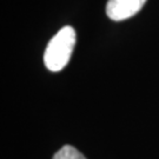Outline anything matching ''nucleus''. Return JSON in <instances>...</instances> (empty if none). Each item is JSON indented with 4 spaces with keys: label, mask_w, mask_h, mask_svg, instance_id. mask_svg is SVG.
Instances as JSON below:
<instances>
[{
    "label": "nucleus",
    "mask_w": 159,
    "mask_h": 159,
    "mask_svg": "<svg viewBox=\"0 0 159 159\" xmlns=\"http://www.w3.org/2000/svg\"><path fill=\"white\" fill-rule=\"evenodd\" d=\"M146 0H108L106 14L114 21H121L133 17L142 10Z\"/></svg>",
    "instance_id": "2"
},
{
    "label": "nucleus",
    "mask_w": 159,
    "mask_h": 159,
    "mask_svg": "<svg viewBox=\"0 0 159 159\" xmlns=\"http://www.w3.org/2000/svg\"><path fill=\"white\" fill-rule=\"evenodd\" d=\"M75 45V31L71 26L60 30L47 44L44 54V63L52 72L61 71L71 59Z\"/></svg>",
    "instance_id": "1"
},
{
    "label": "nucleus",
    "mask_w": 159,
    "mask_h": 159,
    "mask_svg": "<svg viewBox=\"0 0 159 159\" xmlns=\"http://www.w3.org/2000/svg\"><path fill=\"white\" fill-rule=\"evenodd\" d=\"M53 159H86L84 154L80 153L73 146L66 145L61 148L57 153L53 156Z\"/></svg>",
    "instance_id": "3"
}]
</instances>
